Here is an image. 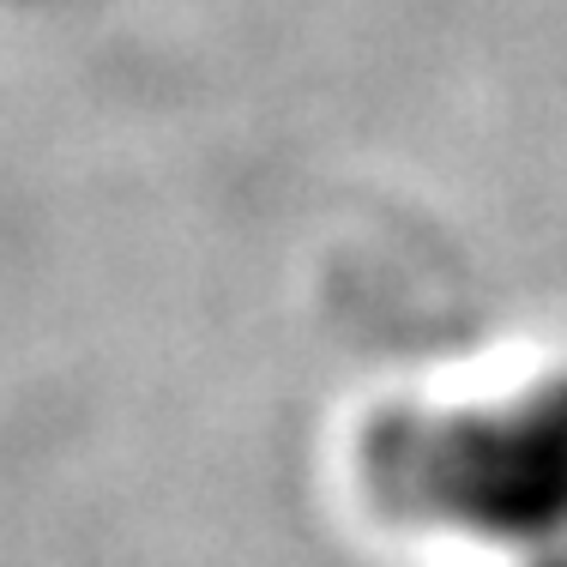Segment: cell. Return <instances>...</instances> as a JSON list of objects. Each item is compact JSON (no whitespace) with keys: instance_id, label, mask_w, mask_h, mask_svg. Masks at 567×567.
<instances>
[{"instance_id":"cell-1","label":"cell","mask_w":567,"mask_h":567,"mask_svg":"<svg viewBox=\"0 0 567 567\" xmlns=\"http://www.w3.org/2000/svg\"><path fill=\"white\" fill-rule=\"evenodd\" d=\"M362 489L416 532L502 556L567 544V369L483 404H393L362 435Z\"/></svg>"},{"instance_id":"cell-2","label":"cell","mask_w":567,"mask_h":567,"mask_svg":"<svg viewBox=\"0 0 567 567\" xmlns=\"http://www.w3.org/2000/svg\"><path fill=\"white\" fill-rule=\"evenodd\" d=\"M513 567H567V544L532 549V556H513Z\"/></svg>"}]
</instances>
